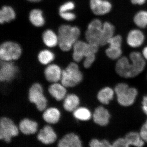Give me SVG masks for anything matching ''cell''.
Listing matches in <instances>:
<instances>
[{
	"instance_id": "6da1fadb",
	"label": "cell",
	"mask_w": 147,
	"mask_h": 147,
	"mask_svg": "<svg viewBox=\"0 0 147 147\" xmlns=\"http://www.w3.org/2000/svg\"><path fill=\"white\" fill-rule=\"evenodd\" d=\"M129 61L126 57L119 59L116 65V71L124 78H132L139 75L144 69L146 62L142 54L133 52L129 55Z\"/></svg>"
},
{
	"instance_id": "7a4b0ae2",
	"label": "cell",
	"mask_w": 147,
	"mask_h": 147,
	"mask_svg": "<svg viewBox=\"0 0 147 147\" xmlns=\"http://www.w3.org/2000/svg\"><path fill=\"white\" fill-rule=\"evenodd\" d=\"M81 31L78 27L63 25L58 30V38L60 48L64 52L69 51L74 43L79 40Z\"/></svg>"
},
{
	"instance_id": "3957f363",
	"label": "cell",
	"mask_w": 147,
	"mask_h": 147,
	"mask_svg": "<svg viewBox=\"0 0 147 147\" xmlns=\"http://www.w3.org/2000/svg\"><path fill=\"white\" fill-rule=\"evenodd\" d=\"M83 75L78 65L75 63H71L63 70L61 82L65 87H73L82 82Z\"/></svg>"
},
{
	"instance_id": "277c9868",
	"label": "cell",
	"mask_w": 147,
	"mask_h": 147,
	"mask_svg": "<svg viewBox=\"0 0 147 147\" xmlns=\"http://www.w3.org/2000/svg\"><path fill=\"white\" fill-rule=\"evenodd\" d=\"M115 92L119 103L123 106H130L133 104L138 94L136 89L130 88L128 85L124 83L117 85Z\"/></svg>"
},
{
	"instance_id": "5b68a950",
	"label": "cell",
	"mask_w": 147,
	"mask_h": 147,
	"mask_svg": "<svg viewBox=\"0 0 147 147\" xmlns=\"http://www.w3.org/2000/svg\"><path fill=\"white\" fill-rule=\"evenodd\" d=\"M22 50L21 46L16 42L6 41L0 46L1 61H11L16 60L21 57Z\"/></svg>"
},
{
	"instance_id": "8992f818",
	"label": "cell",
	"mask_w": 147,
	"mask_h": 147,
	"mask_svg": "<svg viewBox=\"0 0 147 147\" xmlns=\"http://www.w3.org/2000/svg\"><path fill=\"white\" fill-rule=\"evenodd\" d=\"M98 47L97 45L78 40L73 46L74 60L79 62L88 55L96 54Z\"/></svg>"
},
{
	"instance_id": "52a82bcc",
	"label": "cell",
	"mask_w": 147,
	"mask_h": 147,
	"mask_svg": "<svg viewBox=\"0 0 147 147\" xmlns=\"http://www.w3.org/2000/svg\"><path fill=\"white\" fill-rule=\"evenodd\" d=\"M103 24L99 19H94L91 21L85 33L87 42L100 46Z\"/></svg>"
},
{
	"instance_id": "ba28073f",
	"label": "cell",
	"mask_w": 147,
	"mask_h": 147,
	"mask_svg": "<svg viewBox=\"0 0 147 147\" xmlns=\"http://www.w3.org/2000/svg\"><path fill=\"white\" fill-rule=\"evenodd\" d=\"M18 128L13 121L7 117H2L0 121V139L9 143L11 139L19 134Z\"/></svg>"
},
{
	"instance_id": "9c48e42d",
	"label": "cell",
	"mask_w": 147,
	"mask_h": 147,
	"mask_svg": "<svg viewBox=\"0 0 147 147\" xmlns=\"http://www.w3.org/2000/svg\"><path fill=\"white\" fill-rule=\"evenodd\" d=\"M29 99L35 104L38 110H45L47 105V100L43 94L42 86L38 83L32 85L29 92Z\"/></svg>"
},
{
	"instance_id": "30bf717a",
	"label": "cell",
	"mask_w": 147,
	"mask_h": 147,
	"mask_svg": "<svg viewBox=\"0 0 147 147\" xmlns=\"http://www.w3.org/2000/svg\"><path fill=\"white\" fill-rule=\"evenodd\" d=\"M18 68L11 61H1L0 80L2 82H10L16 76Z\"/></svg>"
},
{
	"instance_id": "8fae6325",
	"label": "cell",
	"mask_w": 147,
	"mask_h": 147,
	"mask_svg": "<svg viewBox=\"0 0 147 147\" xmlns=\"http://www.w3.org/2000/svg\"><path fill=\"white\" fill-rule=\"evenodd\" d=\"M90 6L92 12L97 16L108 14L113 7L108 0H90Z\"/></svg>"
},
{
	"instance_id": "7c38bea8",
	"label": "cell",
	"mask_w": 147,
	"mask_h": 147,
	"mask_svg": "<svg viewBox=\"0 0 147 147\" xmlns=\"http://www.w3.org/2000/svg\"><path fill=\"white\" fill-rule=\"evenodd\" d=\"M38 140L42 144L49 145L55 143L57 136L52 127L45 125L38 134Z\"/></svg>"
},
{
	"instance_id": "4fadbf2b",
	"label": "cell",
	"mask_w": 147,
	"mask_h": 147,
	"mask_svg": "<svg viewBox=\"0 0 147 147\" xmlns=\"http://www.w3.org/2000/svg\"><path fill=\"white\" fill-rule=\"evenodd\" d=\"M145 39L144 34L139 29H133L129 32L127 36V44L131 47L136 48L141 46Z\"/></svg>"
},
{
	"instance_id": "5bb4252c",
	"label": "cell",
	"mask_w": 147,
	"mask_h": 147,
	"mask_svg": "<svg viewBox=\"0 0 147 147\" xmlns=\"http://www.w3.org/2000/svg\"><path fill=\"white\" fill-rule=\"evenodd\" d=\"M92 117L94 121L98 125L105 126L108 125L110 121V113L104 107L99 106L95 110Z\"/></svg>"
},
{
	"instance_id": "9a60e30c",
	"label": "cell",
	"mask_w": 147,
	"mask_h": 147,
	"mask_svg": "<svg viewBox=\"0 0 147 147\" xmlns=\"http://www.w3.org/2000/svg\"><path fill=\"white\" fill-rule=\"evenodd\" d=\"M57 147H82V140L77 134L69 133L60 140Z\"/></svg>"
},
{
	"instance_id": "2e32d148",
	"label": "cell",
	"mask_w": 147,
	"mask_h": 147,
	"mask_svg": "<svg viewBox=\"0 0 147 147\" xmlns=\"http://www.w3.org/2000/svg\"><path fill=\"white\" fill-rule=\"evenodd\" d=\"M62 71L59 66L50 65L45 68L44 74L47 81L51 83H57L61 80Z\"/></svg>"
},
{
	"instance_id": "e0dca14e",
	"label": "cell",
	"mask_w": 147,
	"mask_h": 147,
	"mask_svg": "<svg viewBox=\"0 0 147 147\" xmlns=\"http://www.w3.org/2000/svg\"><path fill=\"white\" fill-rule=\"evenodd\" d=\"M38 128V125L36 122L28 119H25L20 122L19 129L25 135L34 134Z\"/></svg>"
},
{
	"instance_id": "ac0fdd59",
	"label": "cell",
	"mask_w": 147,
	"mask_h": 147,
	"mask_svg": "<svg viewBox=\"0 0 147 147\" xmlns=\"http://www.w3.org/2000/svg\"><path fill=\"white\" fill-rule=\"evenodd\" d=\"M49 93L56 100H61L65 98L67 91L62 84L55 83L51 85L48 89Z\"/></svg>"
},
{
	"instance_id": "d6986e66",
	"label": "cell",
	"mask_w": 147,
	"mask_h": 147,
	"mask_svg": "<svg viewBox=\"0 0 147 147\" xmlns=\"http://www.w3.org/2000/svg\"><path fill=\"white\" fill-rule=\"evenodd\" d=\"M124 137L131 147H144L146 144L139 132L137 131L129 132Z\"/></svg>"
},
{
	"instance_id": "ffe728a7",
	"label": "cell",
	"mask_w": 147,
	"mask_h": 147,
	"mask_svg": "<svg viewBox=\"0 0 147 147\" xmlns=\"http://www.w3.org/2000/svg\"><path fill=\"white\" fill-rule=\"evenodd\" d=\"M115 32V28L114 25L108 21L103 23L100 46H104L108 44L109 40L114 35Z\"/></svg>"
},
{
	"instance_id": "44dd1931",
	"label": "cell",
	"mask_w": 147,
	"mask_h": 147,
	"mask_svg": "<svg viewBox=\"0 0 147 147\" xmlns=\"http://www.w3.org/2000/svg\"><path fill=\"white\" fill-rule=\"evenodd\" d=\"M60 112L57 108H50L45 110L42 115L43 119L47 123L55 124L59 120Z\"/></svg>"
},
{
	"instance_id": "7402d4cb",
	"label": "cell",
	"mask_w": 147,
	"mask_h": 147,
	"mask_svg": "<svg viewBox=\"0 0 147 147\" xmlns=\"http://www.w3.org/2000/svg\"><path fill=\"white\" fill-rule=\"evenodd\" d=\"M16 13L11 7L4 6L0 10V23H9L16 18Z\"/></svg>"
},
{
	"instance_id": "603a6c76",
	"label": "cell",
	"mask_w": 147,
	"mask_h": 147,
	"mask_svg": "<svg viewBox=\"0 0 147 147\" xmlns=\"http://www.w3.org/2000/svg\"><path fill=\"white\" fill-rule=\"evenodd\" d=\"M79 103L80 100L77 96L74 94H68L65 98L64 108L68 112H74L78 108Z\"/></svg>"
},
{
	"instance_id": "cb8c5ba5",
	"label": "cell",
	"mask_w": 147,
	"mask_h": 147,
	"mask_svg": "<svg viewBox=\"0 0 147 147\" xmlns=\"http://www.w3.org/2000/svg\"><path fill=\"white\" fill-rule=\"evenodd\" d=\"M42 38L44 44L48 47H55L59 43L58 35L51 30H46L43 33Z\"/></svg>"
},
{
	"instance_id": "d4e9b609",
	"label": "cell",
	"mask_w": 147,
	"mask_h": 147,
	"mask_svg": "<svg viewBox=\"0 0 147 147\" xmlns=\"http://www.w3.org/2000/svg\"><path fill=\"white\" fill-rule=\"evenodd\" d=\"M29 19L31 24L37 27H42L45 23L42 11L39 9H32L30 12Z\"/></svg>"
},
{
	"instance_id": "484cf974",
	"label": "cell",
	"mask_w": 147,
	"mask_h": 147,
	"mask_svg": "<svg viewBox=\"0 0 147 147\" xmlns=\"http://www.w3.org/2000/svg\"><path fill=\"white\" fill-rule=\"evenodd\" d=\"M114 90L111 88L106 87L100 90L97 95V98L101 103L108 104L114 96Z\"/></svg>"
},
{
	"instance_id": "4316f807",
	"label": "cell",
	"mask_w": 147,
	"mask_h": 147,
	"mask_svg": "<svg viewBox=\"0 0 147 147\" xmlns=\"http://www.w3.org/2000/svg\"><path fill=\"white\" fill-rule=\"evenodd\" d=\"M133 21L139 28L144 29L147 27V11L140 10L134 15Z\"/></svg>"
},
{
	"instance_id": "83f0119b",
	"label": "cell",
	"mask_w": 147,
	"mask_h": 147,
	"mask_svg": "<svg viewBox=\"0 0 147 147\" xmlns=\"http://www.w3.org/2000/svg\"><path fill=\"white\" fill-rule=\"evenodd\" d=\"M75 118L79 120L87 121L89 120L92 117L91 113L88 109L86 108H78L73 113Z\"/></svg>"
},
{
	"instance_id": "f1b7e54d",
	"label": "cell",
	"mask_w": 147,
	"mask_h": 147,
	"mask_svg": "<svg viewBox=\"0 0 147 147\" xmlns=\"http://www.w3.org/2000/svg\"><path fill=\"white\" fill-rule=\"evenodd\" d=\"M38 58L40 63L47 65L53 61L55 59V55L50 50H44L40 52Z\"/></svg>"
},
{
	"instance_id": "f546056e",
	"label": "cell",
	"mask_w": 147,
	"mask_h": 147,
	"mask_svg": "<svg viewBox=\"0 0 147 147\" xmlns=\"http://www.w3.org/2000/svg\"><path fill=\"white\" fill-rule=\"evenodd\" d=\"M105 53L108 57L112 59H119L122 55L121 47L109 46L105 50Z\"/></svg>"
},
{
	"instance_id": "4dcf8cb0",
	"label": "cell",
	"mask_w": 147,
	"mask_h": 147,
	"mask_svg": "<svg viewBox=\"0 0 147 147\" xmlns=\"http://www.w3.org/2000/svg\"><path fill=\"white\" fill-rule=\"evenodd\" d=\"M89 147H113V143L108 139H99L94 138L89 143Z\"/></svg>"
},
{
	"instance_id": "1f68e13d",
	"label": "cell",
	"mask_w": 147,
	"mask_h": 147,
	"mask_svg": "<svg viewBox=\"0 0 147 147\" xmlns=\"http://www.w3.org/2000/svg\"><path fill=\"white\" fill-rule=\"evenodd\" d=\"M122 42V38L120 35H117L112 36L108 41V44L109 46H113L121 47Z\"/></svg>"
},
{
	"instance_id": "d6a6232c",
	"label": "cell",
	"mask_w": 147,
	"mask_h": 147,
	"mask_svg": "<svg viewBox=\"0 0 147 147\" xmlns=\"http://www.w3.org/2000/svg\"><path fill=\"white\" fill-rule=\"evenodd\" d=\"M113 147H131L129 144L124 137H119L113 141Z\"/></svg>"
},
{
	"instance_id": "836d02e7",
	"label": "cell",
	"mask_w": 147,
	"mask_h": 147,
	"mask_svg": "<svg viewBox=\"0 0 147 147\" xmlns=\"http://www.w3.org/2000/svg\"><path fill=\"white\" fill-rule=\"evenodd\" d=\"M75 7V5L74 3L71 1H68L66 2L60 7L59 8V13L61 12L70 11L73 10Z\"/></svg>"
},
{
	"instance_id": "e575fe53",
	"label": "cell",
	"mask_w": 147,
	"mask_h": 147,
	"mask_svg": "<svg viewBox=\"0 0 147 147\" xmlns=\"http://www.w3.org/2000/svg\"><path fill=\"white\" fill-rule=\"evenodd\" d=\"M96 54H91L85 57L84 62V67L86 68H89L94 61Z\"/></svg>"
},
{
	"instance_id": "d590c367",
	"label": "cell",
	"mask_w": 147,
	"mask_h": 147,
	"mask_svg": "<svg viewBox=\"0 0 147 147\" xmlns=\"http://www.w3.org/2000/svg\"><path fill=\"white\" fill-rule=\"evenodd\" d=\"M59 15L63 19L67 21H72L76 18V16L75 14L70 11L61 12Z\"/></svg>"
},
{
	"instance_id": "8d00e7d4",
	"label": "cell",
	"mask_w": 147,
	"mask_h": 147,
	"mask_svg": "<svg viewBox=\"0 0 147 147\" xmlns=\"http://www.w3.org/2000/svg\"><path fill=\"white\" fill-rule=\"evenodd\" d=\"M139 133L146 144L147 143V120L142 125Z\"/></svg>"
},
{
	"instance_id": "74e56055",
	"label": "cell",
	"mask_w": 147,
	"mask_h": 147,
	"mask_svg": "<svg viewBox=\"0 0 147 147\" xmlns=\"http://www.w3.org/2000/svg\"><path fill=\"white\" fill-rule=\"evenodd\" d=\"M142 109L147 115V95L144 96L142 101Z\"/></svg>"
},
{
	"instance_id": "f35d334b",
	"label": "cell",
	"mask_w": 147,
	"mask_h": 147,
	"mask_svg": "<svg viewBox=\"0 0 147 147\" xmlns=\"http://www.w3.org/2000/svg\"><path fill=\"white\" fill-rule=\"evenodd\" d=\"M131 3L134 5H142L144 4L147 0H130Z\"/></svg>"
},
{
	"instance_id": "ab89813d",
	"label": "cell",
	"mask_w": 147,
	"mask_h": 147,
	"mask_svg": "<svg viewBox=\"0 0 147 147\" xmlns=\"http://www.w3.org/2000/svg\"><path fill=\"white\" fill-rule=\"evenodd\" d=\"M142 55L145 59L147 60V46L145 47L142 51Z\"/></svg>"
},
{
	"instance_id": "60d3db41",
	"label": "cell",
	"mask_w": 147,
	"mask_h": 147,
	"mask_svg": "<svg viewBox=\"0 0 147 147\" xmlns=\"http://www.w3.org/2000/svg\"><path fill=\"white\" fill-rule=\"evenodd\" d=\"M29 2L32 3H37L40 1L41 0H27Z\"/></svg>"
}]
</instances>
